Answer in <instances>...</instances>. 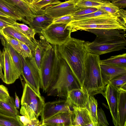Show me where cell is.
Instances as JSON below:
<instances>
[{"mask_svg": "<svg viewBox=\"0 0 126 126\" xmlns=\"http://www.w3.org/2000/svg\"><path fill=\"white\" fill-rule=\"evenodd\" d=\"M107 85L103 95L107 101L114 125L119 126L117 106L119 92L110 85Z\"/></svg>", "mask_w": 126, "mask_h": 126, "instance_id": "4fadbf2b", "label": "cell"}, {"mask_svg": "<svg viewBox=\"0 0 126 126\" xmlns=\"http://www.w3.org/2000/svg\"><path fill=\"white\" fill-rule=\"evenodd\" d=\"M61 2L59 0H41L32 5L37 9H41L47 6L56 4Z\"/></svg>", "mask_w": 126, "mask_h": 126, "instance_id": "d590c367", "label": "cell"}, {"mask_svg": "<svg viewBox=\"0 0 126 126\" xmlns=\"http://www.w3.org/2000/svg\"><path fill=\"white\" fill-rule=\"evenodd\" d=\"M37 45L33 55L35 63L40 71V64L42 57L47 48L50 44L46 40L42 35L40 39L37 40Z\"/></svg>", "mask_w": 126, "mask_h": 126, "instance_id": "cb8c5ba5", "label": "cell"}, {"mask_svg": "<svg viewBox=\"0 0 126 126\" xmlns=\"http://www.w3.org/2000/svg\"><path fill=\"white\" fill-rule=\"evenodd\" d=\"M110 14L98 9V10L95 12L74 18L72 19V20L84 19L100 16L107 15Z\"/></svg>", "mask_w": 126, "mask_h": 126, "instance_id": "74e56055", "label": "cell"}, {"mask_svg": "<svg viewBox=\"0 0 126 126\" xmlns=\"http://www.w3.org/2000/svg\"><path fill=\"white\" fill-rule=\"evenodd\" d=\"M84 41L70 37L58 46V52L67 63L81 87L85 77V65L88 52Z\"/></svg>", "mask_w": 126, "mask_h": 126, "instance_id": "7a4b0ae2", "label": "cell"}, {"mask_svg": "<svg viewBox=\"0 0 126 126\" xmlns=\"http://www.w3.org/2000/svg\"><path fill=\"white\" fill-rule=\"evenodd\" d=\"M17 32L22 34L34 42L37 43L35 38L36 33L33 30L27 25L17 22L12 26H10Z\"/></svg>", "mask_w": 126, "mask_h": 126, "instance_id": "d4e9b609", "label": "cell"}, {"mask_svg": "<svg viewBox=\"0 0 126 126\" xmlns=\"http://www.w3.org/2000/svg\"><path fill=\"white\" fill-rule=\"evenodd\" d=\"M82 87L67 63L60 55L58 72L46 92L47 95L66 99L69 91Z\"/></svg>", "mask_w": 126, "mask_h": 126, "instance_id": "277c9868", "label": "cell"}, {"mask_svg": "<svg viewBox=\"0 0 126 126\" xmlns=\"http://www.w3.org/2000/svg\"><path fill=\"white\" fill-rule=\"evenodd\" d=\"M112 3L120 8L126 7V0H109Z\"/></svg>", "mask_w": 126, "mask_h": 126, "instance_id": "ee69618b", "label": "cell"}, {"mask_svg": "<svg viewBox=\"0 0 126 126\" xmlns=\"http://www.w3.org/2000/svg\"><path fill=\"white\" fill-rule=\"evenodd\" d=\"M77 0H67L58 3L47 6L43 9L45 13L53 18L68 14H73L76 11Z\"/></svg>", "mask_w": 126, "mask_h": 126, "instance_id": "8fae6325", "label": "cell"}, {"mask_svg": "<svg viewBox=\"0 0 126 126\" xmlns=\"http://www.w3.org/2000/svg\"><path fill=\"white\" fill-rule=\"evenodd\" d=\"M0 16L6 17H11H11L8 15L7 14H5V13L2 12V11H0Z\"/></svg>", "mask_w": 126, "mask_h": 126, "instance_id": "c3c4849f", "label": "cell"}, {"mask_svg": "<svg viewBox=\"0 0 126 126\" xmlns=\"http://www.w3.org/2000/svg\"><path fill=\"white\" fill-rule=\"evenodd\" d=\"M0 33L4 37L6 41L17 52L21 54V50L18 40L13 37L2 31Z\"/></svg>", "mask_w": 126, "mask_h": 126, "instance_id": "836d02e7", "label": "cell"}, {"mask_svg": "<svg viewBox=\"0 0 126 126\" xmlns=\"http://www.w3.org/2000/svg\"><path fill=\"white\" fill-rule=\"evenodd\" d=\"M0 10L16 21H22L25 18L16 6L8 3L3 0H0Z\"/></svg>", "mask_w": 126, "mask_h": 126, "instance_id": "603a6c76", "label": "cell"}, {"mask_svg": "<svg viewBox=\"0 0 126 126\" xmlns=\"http://www.w3.org/2000/svg\"><path fill=\"white\" fill-rule=\"evenodd\" d=\"M73 14H70L54 18L52 23L68 24L73 19Z\"/></svg>", "mask_w": 126, "mask_h": 126, "instance_id": "ab89813d", "label": "cell"}, {"mask_svg": "<svg viewBox=\"0 0 126 126\" xmlns=\"http://www.w3.org/2000/svg\"><path fill=\"white\" fill-rule=\"evenodd\" d=\"M86 31L96 35L93 41L85 42L88 52L100 55L126 48V34L124 30L91 29Z\"/></svg>", "mask_w": 126, "mask_h": 126, "instance_id": "6da1fadb", "label": "cell"}, {"mask_svg": "<svg viewBox=\"0 0 126 126\" xmlns=\"http://www.w3.org/2000/svg\"><path fill=\"white\" fill-rule=\"evenodd\" d=\"M60 57L58 46L50 44L43 56L40 68V88L45 93L46 92L57 76Z\"/></svg>", "mask_w": 126, "mask_h": 126, "instance_id": "8992f818", "label": "cell"}, {"mask_svg": "<svg viewBox=\"0 0 126 126\" xmlns=\"http://www.w3.org/2000/svg\"><path fill=\"white\" fill-rule=\"evenodd\" d=\"M5 47L7 49L13 62L19 76L22 75V64L20 54L6 41Z\"/></svg>", "mask_w": 126, "mask_h": 126, "instance_id": "484cf974", "label": "cell"}, {"mask_svg": "<svg viewBox=\"0 0 126 126\" xmlns=\"http://www.w3.org/2000/svg\"><path fill=\"white\" fill-rule=\"evenodd\" d=\"M0 39L2 45L5 47L6 46V40L3 35L0 33Z\"/></svg>", "mask_w": 126, "mask_h": 126, "instance_id": "bcb514c9", "label": "cell"}, {"mask_svg": "<svg viewBox=\"0 0 126 126\" xmlns=\"http://www.w3.org/2000/svg\"><path fill=\"white\" fill-rule=\"evenodd\" d=\"M21 50V54L24 57H31L33 56L31 50L25 43L18 40Z\"/></svg>", "mask_w": 126, "mask_h": 126, "instance_id": "60d3db41", "label": "cell"}, {"mask_svg": "<svg viewBox=\"0 0 126 126\" xmlns=\"http://www.w3.org/2000/svg\"><path fill=\"white\" fill-rule=\"evenodd\" d=\"M71 32L89 29L122 30L126 31V20L119 13L101 15L84 19L73 20L67 25Z\"/></svg>", "mask_w": 126, "mask_h": 126, "instance_id": "3957f363", "label": "cell"}, {"mask_svg": "<svg viewBox=\"0 0 126 126\" xmlns=\"http://www.w3.org/2000/svg\"><path fill=\"white\" fill-rule=\"evenodd\" d=\"M99 55L88 52L85 65V77L82 87L89 95L103 94L105 86L102 81Z\"/></svg>", "mask_w": 126, "mask_h": 126, "instance_id": "5b68a950", "label": "cell"}, {"mask_svg": "<svg viewBox=\"0 0 126 126\" xmlns=\"http://www.w3.org/2000/svg\"><path fill=\"white\" fill-rule=\"evenodd\" d=\"M41 0H32V4L34 3H35L36 2H37Z\"/></svg>", "mask_w": 126, "mask_h": 126, "instance_id": "816d5d0a", "label": "cell"}, {"mask_svg": "<svg viewBox=\"0 0 126 126\" xmlns=\"http://www.w3.org/2000/svg\"><path fill=\"white\" fill-rule=\"evenodd\" d=\"M6 2L16 6L24 17H32L40 14L42 9H39L24 0H3Z\"/></svg>", "mask_w": 126, "mask_h": 126, "instance_id": "ac0fdd59", "label": "cell"}, {"mask_svg": "<svg viewBox=\"0 0 126 126\" xmlns=\"http://www.w3.org/2000/svg\"><path fill=\"white\" fill-rule=\"evenodd\" d=\"M97 116L99 126L109 125L104 112L101 108L97 110Z\"/></svg>", "mask_w": 126, "mask_h": 126, "instance_id": "f35d334b", "label": "cell"}, {"mask_svg": "<svg viewBox=\"0 0 126 126\" xmlns=\"http://www.w3.org/2000/svg\"><path fill=\"white\" fill-rule=\"evenodd\" d=\"M89 95L82 87L73 89L68 94L66 100L71 108L87 107Z\"/></svg>", "mask_w": 126, "mask_h": 126, "instance_id": "9a60e30c", "label": "cell"}, {"mask_svg": "<svg viewBox=\"0 0 126 126\" xmlns=\"http://www.w3.org/2000/svg\"><path fill=\"white\" fill-rule=\"evenodd\" d=\"M0 60L4 73L3 82L8 84L14 83L20 76L5 47H4L2 52H0Z\"/></svg>", "mask_w": 126, "mask_h": 126, "instance_id": "30bf717a", "label": "cell"}, {"mask_svg": "<svg viewBox=\"0 0 126 126\" xmlns=\"http://www.w3.org/2000/svg\"><path fill=\"white\" fill-rule=\"evenodd\" d=\"M27 3L30 4H32V0H24Z\"/></svg>", "mask_w": 126, "mask_h": 126, "instance_id": "681fc988", "label": "cell"}, {"mask_svg": "<svg viewBox=\"0 0 126 126\" xmlns=\"http://www.w3.org/2000/svg\"><path fill=\"white\" fill-rule=\"evenodd\" d=\"M67 24L51 23L43 30L41 34L50 44L57 46L62 45L71 37V33Z\"/></svg>", "mask_w": 126, "mask_h": 126, "instance_id": "ba28073f", "label": "cell"}, {"mask_svg": "<svg viewBox=\"0 0 126 126\" xmlns=\"http://www.w3.org/2000/svg\"><path fill=\"white\" fill-rule=\"evenodd\" d=\"M109 84L119 92H126V74L117 76L109 82Z\"/></svg>", "mask_w": 126, "mask_h": 126, "instance_id": "f1b7e54d", "label": "cell"}, {"mask_svg": "<svg viewBox=\"0 0 126 126\" xmlns=\"http://www.w3.org/2000/svg\"><path fill=\"white\" fill-rule=\"evenodd\" d=\"M10 96L7 88L3 85H0V100H5Z\"/></svg>", "mask_w": 126, "mask_h": 126, "instance_id": "7bdbcfd3", "label": "cell"}, {"mask_svg": "<svg viewBox=\"0 0 126 126\" xmlns=\"http://www.w3.org/2000/svg\"><path fill=\"white\" fill-rule=\"evenodd\" d=\"M21 105L19 112L20 114L26 116L31 121L38 119L34 111L28 104L24 103Z\"/></svg>", "mask_w": 126, "mask_h": 126, "instance_id": "d6a6232c", "label": "cell"}, {"mask_svg": "<svg viewBox=\"0 0 126 126\" xmlns=\"http://www.w3.org/2000/svg\"><path fill=\"white\" fill-rule=\"evenodd\" d=\"M72 108L73 126H86L90 123L93 122L90 113L86 107H74Z\"/></svg>", "mask_w": 126, "mask_h": 126, "instance_id": "d6986e66", "label": "cell"}, {"mask_svg": "<svg viewBox=\"0 0 126 126\" xmlns=\"http://www.w3.org/2000/svg\"><path fill=\"white\" fill-rule=\"evenodd\" d=\"M15 106L17 109H19V108L20 100L16 92L15 93Z\"/></svg>", "mask_w": 126, "mask_h": 126, "instance_id": "f6af8a7d", "label": "cell"}, {"mask_svg": "<svg viewBox=\"0 0 126 126\" xmlns=\"http://www.w3.org/2000/svg\"><path fill=\"white\" fill-rule=\"evenodd\" d=\"M98 10V9L95 7H76V11L72 14L73 19L79 16L95 12Z\"/></svg>", "mask_w": 126, "mask_h": 126, "instance_id": "e575fe53", "label": "cell"}, {"mask_svg": "<svg viewBox=\"0 0 126 126\" xmlns=\"http://www.w3.org/2000/svg\"><path fill=\"white\" fill-rule=\"evenodd\" d=\"M45 103L44 98L41 95L37 94L25 83L21 99V105L24 103L28 104L34 111L38 119L41 115Z\"/></svg>", "mask_w": 126, "mask_h": 126, "instance_id": "9c48e42d", "label": "cell"}, {"mask_svg": "<svg viewBox=\"0 0 126 126\" xmlns=\"http://www.w3.org/2000/svg\"><path fill=\"white\" fill-rule=\"evenodd\" d=\"M41 122V126H73V110L58 113Z\"/></svg>", "mask_w": 126, "mask_h": 126, "instance_id": "2e32d148", "label": "cell"}, {"mask_svg": "<svg viewBox=\"0 0 126 126\" xmlns=\"http://www.w3.org/2000/svg\"><path fill=\"white\" fill-rule=\"evenodd\" d=\"M98 9L114 15H117L120 9L109 0H103L102 3Z\"/></svg>", "mask_w": 126, "mask_h": 126, "instance_id": "4dcf8cb0", "label": "cell"}, {"mask_svg": "<svg viewBox=\"0 0 126 126\" xmlns=\"http://www.w3.org/2000/svg\"><path fill=\"white\" fill-rule=\"evenodd\" d=\"M103 0H77L75 6L79 7H95L98 8Z\"/></svg>", "mask_w": 126, "mask_h": 126, "instance_id": "f546056e", "label": "cell"}, {"mask_svg": "<svg viewBox=\"0 0 126 126\" xmlns=\"http://www.w3.org/2000/svg\"><path fill=\"white\" fill-rule=\"evenodd\" d=\"M16 22L13 18L0 16V32L4 29L13 25Z\"/></svg>", "mask_w": 126, "mask_h": 126, "instance_id": "8d00e7d4", "label": "cell"}, {"mask_svg": "<svg viewBox=\"0 0 126 126\" xmlns=\"http://www.w3.org/2000/svg\"><path fill=\"white\" fill-rule=\"evenodd\" d=\"M0 126H20L16 119L5 115L0 112Z\"/></svg>", "mask_w": 126, "mask_h": 126, "instance_id": "1f68e13d", "label": "cell"}, {"mask_svg": "<svg viewBox=\"0 0 126 126\" xmlns=\"http://www.w3.org/2000/svg\"><path fill=\"white\" fill-rule=\"evenodd\" d=\"M2 31L26 44L31 50L32 55L33 56L37 43L34 42L10 26L4 29Z\"/></svg>", "mask_w": 126, "mask_h": 126, "instance_id": "44dd1931", "label": "cell"}, {"mask_svg": "<svg viewBox=\"0 0 126 126\" xmlns=\"http://www.w3.org/2000/svg\"><path fill=\"white\" fill-rule=\"evenodd\" d=\"M126 92H119L117 106L119 126H126Z\"/></svg>", "mask_w": 126, "mask_h": 126, "instance_id": "7402d4cb", "label": "cell"}, {"mask_svg": "<svg viewBox=\"0 0 126 126\" xmlns=\"http://www.w3.org/2000/svg\"><path fill=\"white\" fill-rule=\"evenodd\" d=\"M66 99L59 100L45 103L41 114L42 122L61 112L72 110Z\"/></svg>", "mask_w": 126, "mask_h": 126, "instance_id": "7c38bea8", "label": "cell"}, {"mask_svg": "<svg viewBox=\"0 0 126 126\" xmlns=\"http://www.w3.org/2000/svg\"><path fill=\"white\" fill-rule=\"evenodd\" d=\"M0 112L16 119L20 113L15 106L14 98L10 96L5 100H0Z\"/></svg>", "mask_w": 126, "mask_h": 126, "instance_id": "ffe728a7", "label": "cell"}, {"mask_svg": "<svg viewBox=\"0 0 126 126\" xmlns=\"http://www.w3.org/2000/svg\"><path fill=\"white\" fill-rule=\"evenodd\" d=\"M100 63L126 68V53L111 56L105 60H100Z\"/></svg>", "mask_w": 126, "mask_h": 126, "instance_id": "4316f807", "label": "cell"}, {"mask_svg": "<svg viewBox=\"0 0 126 126\" xmlns=\"http://www.w3.org/2000/svg\"><path fill=\"white\" fill-rule=\"evenodd\" d=\"M0 78L2 80V77L0 74Z\"/></svg>", "mask_w": 126, "mask_h": 126, "instance_id": "f5cc1de1", "label": "cell"}, {"mask_svg": "<svg viewBox=\"0 0 126 126\" xmlns=\"http://www.w3.org/2000/svg\"><path fill=\"white\" fill-rule=\"evenodd\" d=\"M16 119L20 126H30L31 121L26 116L17 115Z\"/></svg>", "mask_w": 126, "mask_h": 126, "instance_id": "b9f144b4", "label": "cell"}, {"mask_svg": "<svg viewBox=\"0 0 126 126\" xmlns=\"http://www.w3.org/2000/svg\"><path fill=\"white\" fill-rule=\"evenodd\" d=\"M98 105L97 100L94 96L89 95L87 108L90 113L93 123L95 126H99L97 116Z\"/></svg>", "mask_w": 126, "mask_h": 126, "instance_id": "83f0119b", "label": "cell"}, {"mask_svg": "<svg viewBox=\"0 0 126 126\" xmlns=\"http://www.w3.org/2000/svg\"><path fill=\"white\" fill-rule=\"evenodd\" d=\"M100 66L102 81L105 86L114 78L126 74V68L100 63Z\"/></svg>", "mask_w": 126, "mask_h": 126, "instance_id": "e0dca14e", "label": "cell"}, {"mask_svg": "<svg viewBox=\"0 0 126 126\" xmlns=\"http://www.w3.org/2000/svg\"><path fill=\"white\" fill-rule=\"evenodd\" d=\"M53 19L44 11L32 17H25L22 21L28 24L36 33L41 34L43 30L52 23Z\"/></svg>", "mask_w": 126, "mask_h": 126, "instance_id": "5bb4252c", "label": "cell"}, {"mask_svg": "<svg viewBox=\"0 0 126 126\" xmlns=\"http://www.w3.org/2000/svg\"><path fill=\"white\" fill-rule=\"evenodd\" d=\"M86 126H95L93 122H90L87 124Z\"/></svg>", "mask_w": 126, "mask_h": 126, "instance_id": "f907efd6", "label": "cell"}, {"mask_svg": "<svg viewBox=\"0 0 126 126\" xmlns=\"http://www.w3.org/2000/svg\"><path fill=\"white\" fill-rule=\"evenodd\" d=\"M2 68L0 60V74L2 78V80L3 82H4V74H3L2 73Z\"/></svg>", "mask_w": 126, "mask_h": 126, "instance_id": "7dc6e473", "label": "cell"}, {"mask_svg": "<svg viewBox=\"0 0 126 126\" xmlns=\"http://www.w3.org/2000/svg\"><path fill=\"white\" fill-rule=\"evenodd\" d=\"M22 64V73L26 82L36 93L41 95L40 89L41 86L40 71L33 56L25 58L20 54Z\"/></svg>", "mask_w": 126, "mask_h": 126, "instance_id": "52a82bcc", "label": "cell"}]
</instances>
